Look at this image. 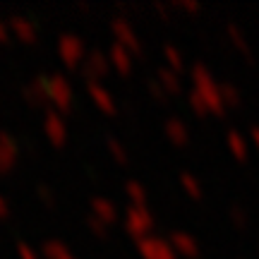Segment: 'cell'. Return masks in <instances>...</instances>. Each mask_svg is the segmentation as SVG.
<instances>
[{"mask_svg":"<svg viewBox=\"0 0 259 259\" xmlns=\"http://www.w3.org/2000/svg\"><path fill=\"white\" fill-rule=\"evenodd\" d=\"M48 101L53 103V111L58 113L70 111V106H72V87H70V82L65 77L53 74L48 79Z\"/></svg>","mask_w":259,"mask_h":259,"instance_id":"cell-1","label":"cell"},{"mask_svg":"<svg viewBox=\"0 0 259 259\" xmlns=\"http://www.w3.org/2000/svg\"><path fill=\"white\" fill-rule=\"evenodd\" d=\"M84 53H87V48H84V41L79 36H74V34L60 36V41H58V56H60V60L67 67H77L82 60H87Z\"/></svg>","mask_w":259,"mask_h":259,"instance_id":"cell-2","label":"cell"},{"mask_svg":"<svg viewBox=\"0 0 259 259\" xmlns=\"http://www.w3.org/2000/svg\"><path fill=\"white\" fill-rule=\"evenodd\" d=\"M44 132H46V139L53 144V147H63L67 142V125H65L63 115L58 111H48L46 118H44Z\"/></svg>","mask_w":259,"mask_h":259,"instance_id":"cell-3","label":"cell"},{"mask_svg":"<svg viewBox=\"0 0 259 259\" xmlns=\"http://www.w3.org/2000/svg\"><path fill=\"white\" fill-rule=\"evenodd\" d=\"M17 142L10 137L8 132H0V176H5L10 173L15 163H17Z\"/></svg>","mask_w":259,"mask_h":259,"instance_id":"cell-4","label":"cell"},{"mask_svg":"<svg viewBox=\"0 0 259 259\" xmlns=\"http://www.w3.org/2000/svg\"><path fill=\"white\" fill-rule=\"evenodd\" d=\"M8 24H10V34L17 38V41H22V44H36L38 31H36V27H34V22H31V19L12 17Z\"/></svg>","mask_w":259,"mask_h":259,"instance_id":"cell-5","label":"cell"},{"mask_svg":"<svg viewBox=\"0 0 259 259\" xmlns=\"http://www.w3.org/2000/svg\"><path fill=\"white\" fill-rule=\"evenodd\" d=\"M108 72V63L101 53H92V56L84 60V77L89 79H101L103 74Z\"/></svg>","mask_w":259,"mask_h":259,"instance_id":"cell-6","label":"cell"},{"mask_svg":"<svg viewBox=\"0 0 259 259\" xmlns=\"http://www.w3.org/2000/svg\"><path fill=\"white\" fill-rule=\"evenodd\" d=\"M24 96H27V101L31 103H44L48 101V79H34V82L24 87Z\"/></svg>","mask_w":259,"mask_h":259,"instance_id":"cell-7","label":"cell"},{"mask_svg":"<svg viewBox=\"0 0 259 259\" xmlns=\"http://www.w3.org/2000/svg\"><path fill=\"white\" fill-rule=\"evenodd\" d=\"M89 94H92V99H94V103L101 108L103 113H108L111 115L113 111H115V106H113V99H111V94L106 92L103 87H99L96 82H92L89 84Z\"/></svg>","mask_w":259,"mask_h":259,"instance_id":"cell-8","label":"cell"},{"mask_svg":"<svg viewBox=\"0 0 259 259\" xmlns=\"http://www.w3.org/2000/svg\"><path fill=\"white\" fill-rule=\"evenodd\" d=\"M149 226H151V221H149V216L142 211V209H132V211L127 213V228L135 233V235L147 233Z\"/></svg>","mask_w":259,"mask_h":259,"instance_id":"cell-9","label":"cell"},{"mask_svg":"<svg viewBox=\"0 0 259 259\" xmlns=\"http://www.w3.org/2000/svg\"><path fill=\"white\" fill-rule=\"evenodd\" d=\"M92 211H94V216H96V219H101L103 223L115 221V206H113L111 202H106V199H94Z\"/></svg>","mask_w":259,"mask_h":259,"instance_id":"cell-10","label":"cell"},{"mask_svg":"<svg viewBox=\"0 0 259 259\" xmlns=\"http://www.w3.org/2000/svg\"><path fill=\"white\" fill-rule=\"evenodd\" d=\"M113 34L118 36V44H120V46H127V48H132V51H137V41H135V34L130 31L127 24H122V22H115V24H113Z\"/></svg>","mask_w":259,"mask_h":259,"instance_id":"cell-11","label":"cell"},{"mask_svg":"<svg viewBox=\"0 0 259 259\" xmlns=\"http://www.w3.org/2000/svg\"><path fill=\"white\" fill-rule=\"evenodd\" d=\"M139 247H142V254L147 259H170L166 247H163L158 240H147V242H142Z\"/></svg>","mask_w":259,"mask_h":259,"instance_id":"cell-12","label":"cell"},{"mask_svg":"<svg viewBox=\"0 0 259 259\" xmlns=\"http://www.w3.org/2000/svg\"><path fill=\"white\" fill-rule=\"evenodd\" d=\"M44 257L46 259H72V252L67 250L63 242L51 240L44 245Z\"/></svg>","mask_w":259,"mask_h":259,"instance_id":"cell-13","label":"cell"},{"mask_svg":"<svg viewBox=\"0 0 259 259\" xmlns=\"http://www.w3.org/2000/svg\"><path fill=\"white\" fill-rule=\"evenodd\" d=\"M111 58H113V65H115L120 72H127V70H130V56H127V51H122V46L113 48Z\"/></svg>","mask_w":259,"mask_h":259,"instance_id":"cell-14","label":"cell"},{"mask_svg":"<svg viewBox=\"0 0 259 259\" xmlns=\"http://www.w3.org/2000/svg\"><path fill=\"white\" fill-rule=\"evenodd\" d=\"M19 259H38V254L29 245H19Z\"/></svg>","mask_w":259,"mask_h":259,"instance_id":"cell-15","label":"cell"},{"mask_svg":"<svg viewBox=\"0 0 259 259\" xmlns=\"http://www.w3.org/2000/svg\"><path fill=\"white\" fill-rule=\"evenodd\" d=\"M8 41H10V24H5L0 19V44H8Z\"/></svg>","mask_w":259,"mask_h":259,"instance_id":"cell-16","label":"cell"},{"mask_svg":"<svg viewBox=\"0 0 259 259\" xmlns=\"http://www.w3.org/2000/svg\"><path fill=\"white\" fill-rule=\"evenodd\" d=\"M10 216V204H8V199L0 194V219H8Z\"/></svg>","mask_w":259,"mask_h":259,"instance_id":"cell-17","label":"cell"},{"mask_svg":"<svg viewBox=\"0 0 259 259\" xmlns=\"http://www.w3.org/2000/svg\"><path fill=\"white\" fill-rule=\"evenodd\" d=\"M130 194H132V199H142V197H144V194H142V187L135 185V183L130 185Z\"/></svg>","mask_w":259,"mask_h":259,"instance_id":"cell-18","label":"cell"},{"mask_svg":"<svg viewBox=\"0 0 259 259\" xmlns=\"http://www.w3.org/2000/svg\"><path fill=\"white\" fill-rule=\"evenodd\" d=\"M41 197H44V202H46V204H53V194H51V190L41 187Z\"/></svg>","mask_w":259,"mask_h":259,"instance_id":"cell-19","label":"cell"},{"mask_svg":"<svg viewBox=\"0 0 259 259\" xmlns=\"http://www.w3.org/2000/svg\"><path fill=\"white\" fill-rule=\"evenodd\" d=\"M72 259H74V257H72Z\"/></svg>","mask_w":259,"mask_h":259,"instance_id":"cell-20","label":"cell"}]
</instances>
